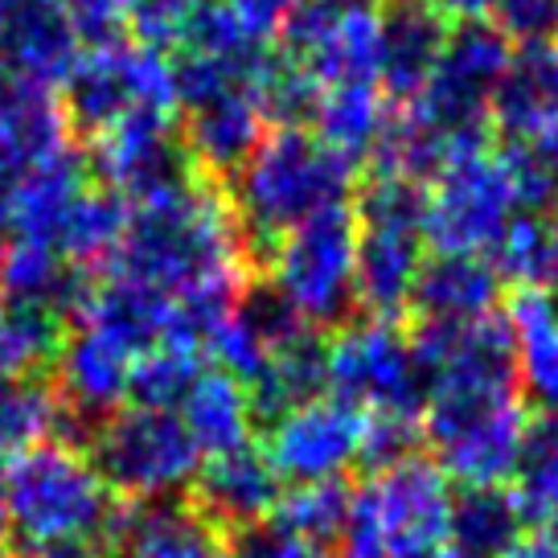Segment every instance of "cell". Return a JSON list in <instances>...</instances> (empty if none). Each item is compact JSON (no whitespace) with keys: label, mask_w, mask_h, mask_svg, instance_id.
<instances>
[{"label":"cell","mask_w":558,"mask_h":558,"mask_svg":"<svg viewBox=\"0 0 558 558\" xmlns=\"http://www.w3.org/2000/svg\"><path fill=\"white\" fill-rule=\"evenodd\" d=\"M488 263L501 279H513L518 288L550 292L558 283V230L542 214H513L501 230L497 246L488 251Z\"/></svg>","instance_id":"obj_36"},{"label":"cell","mask_w":558,"mask_h":558,"mask_svg":"<svg viewBox=\"0 0 558 558\" xmlns=\"http://www.w3.org/2000/svg\"><path fill=\"white\" fill-rule=\"evenodd\" d=\"M506 279L493 271L485 255H432L423 259L411 292V313L423 325H448L464 329L476 320H488L501 304Z\"/></svg>","instance_id":"obj_24"},{"label":"cell","mask_w":558,"mask_h":558,"mask_svg":"<svg viewBox=\"0 0 558 558\" xmlns=\"http://www.w3.org/2000/svg\"><path fill=\"white\" fill-rule=\"evenodd\" d=\"M209 0H123L128 13V34H136L140 46H181L190 21L206 9Z\"/></svg>","instance_id":"obj_42"},{"label":"cell","mask_w":558,"mask_h":558,"mask_svg":"<svg viewBox=\"0 0 558 558\" xmlns=\"http://www.w3.org/2000/svg\"><path fill=\"white\" fill-rule=\"evenodd\" d=\"M230 267H251L230 197L222 185L193 177L181 190L132 206L120 255L107 271L177 296L181 288Z\"/></svg>","instance_id":"obj_1"},{"label":"cell","mask_w":558,"mask_h":558,"mask_svg":"<svg viewBox=\"0 0 558 558\" xmlns=\"http://www.w3.org/2000/svg\"><path fill=\"white\" fill-rule=\"evenodd\" d=\"M279 476L267 464V456L246 444L239 452L209 456L206 464L197 469L190 488V506L206 518L222 538L251 530L271 518V509L279 501Z\"/></svg>","instance_id":"obj_20"},{"label":"cell","mask_w":558,"mask_h":558,"mask_svg":"<svg viewBox=\"0 0 558 558\" xmlns=\"http://www.w3.org/2000/svg\"><path fill=\"white\" fill-rule=\"evenodd\" d=\"M66 144L70 123L58 90L9 78L0 90V197Z\"/></svg>","instance_id":"obj_23"},{"label":"cell","mask_w":558,"mask_h":558,"mask_svg":"<svg viewBox=\"0 0 558 558\" xmlns=\"http://www.w3.org/2000/svg\"><path fill=\"white\" fill-rule=\"evenodd\" d=\"M132 222V206L123 202L120 193L104 190V185H87V190L74 197V206L66 209L53 251L78 267V271H95V267H111V259L120 255L123 234Z\"/></svg>","instance_id":"obj_33"},{"label":"cell","mask_w":558,"mask_h":558,"mask_svg":"<svg viewBox=\"0 0 558 558\" xmlns=\"http://www.w3.org/2000/svg\"><path fill=\"white\" fill-rule=\"evenodd\" d=\"M423 230L357 222V308L378 320H402L411 313L418 267H423Z\"/></svg>","instance_id":"obj_25"},{"label":"cell","mask_w":558,"mask_h":558,"mask_svg":"<svg viewBox=\"0 0 558 558\" xmlns=\"http://www.w3.org/2000/svg\"><path fill=\"white\" fill-rule=\"evenodd\" d=\"M66 407L50 374H25L0 386V452H29L41 444H62Z\"/></svg>","instance_id":"obj_35"},{"label":"cell","mask_w":558,"mask_h":558,"mask_svg":"<svg viewBox=\"0 0 558 558\" xmlns=\"http://www.w3.org/2000/svg\"><path fill=\"white\" fill-rule=\"evenodd\" d=\"M87 169L90 177H99L104 190L120 193L128 206H144L197 177L181 128L173 116L160 111H132L99 132L90 140Z\"/></svg>","instance_id":"obj_12"},{"label":"cell","mask_w":558,"mask_h":558,"mask_svg":"<svg viewBox=\"0 0 558 558\" xmlns=\"http://www.w3.org/2000/svg\"><path fill=\"white\" fill-rule=\"evenodd\" d=\"M501 558H558V538L542 534V530L538 534H522Z\"/></svg>","instance_id":"obj_48"},{"label":"cell","mask_w":558,"mask_h":558,"mask_svg":"<svg viewBox=\"0 0 558 558\" xmlns=\"http://www.w3.org/2000/svg\"><path fill=\"white\" fill-rule=\"evenodd\" d=\"M4 509L17 538V555L58 542H99L116 513V493L107 488L87 452L66 444H41L4 469Z\"/></svg>","instance_id":"obj_3"},{"label":"cell","mask_w":558,"mask_h":558,"mask_svg":"<svg viewBox=\"0 0 558 558\" xmlns=\"http://www.w3.org/2000/svg\"><path fill=\"white\" fill-rule=\"evenodd\" d=\"M83 41L53 0H0V66L17 83L62 90Z\"/></svg>","instance_id":"obj_16"},{"label":"cell","mask_w":558,"mask_h":558,"mask_svg":"<svg viewBox=\"0 0 558 558\" xmlns=\"http://www.w3.org/2000/svg\"><path fill=\"white\" fill-rule=\"evenodd\" d=\"M525 534V513L513 488H464L452 497L448 550L460 558H501Z\"/></svg>","instance_id":"obj_34"},{"label":"cell","mask_w":558,"mask_h":558,"mask_svg":"<svg viewBox=\"0 0 558 558\" xmlns=\"http://www.w3.org/2000/svg\"><path fill=\"white\" fill-rule=\"evenodd\" d=\"M165 320H169V296L136 283L128 276H111L104 271V279L90 283L87 300H83V313L74 325L95 329L99 337H107L111 345H120L123 353H148L153 345H160L165 337Z\"/></svg>","instance_id":"obj_28"},{"label":"cell","mask_w":558,"mask_h":558,"mask_svg":"<svg viewBox=\"0 0 558 558\" xmlns=\"http://www.w3.org/2000/svg\"><path fill=\"white\" fill-rule=\"evenodd\" d=\"M509 46L493 21H460L448 34V46L439 53L436 74L427 87L407 104L423 128H432L452 157H464L472 148H488V104L493 87L509 62Z\"/></svg>","instance_id":"obj_7"},{"label":"cell","mask_w":558,"mask_h":558,"mask_svg":"<svg viewBox=\"0 0 558 558\" xmlns=\"http://www.w3.org/2000/svg\"><path fill=\"white\" fill-rule=\"evenodd\" d=\"M53 4H58V9H66V13H70V9H74V4H83V0H53Z\"/></svg>","instance_id":"obj_50"},{"label":"cell","mask_w":558,"mask_h":558,"mask_svg":"<svg viewBox=\"0 0 558 558\" xmlns=\"http://www.w3.org/2000/svg\"><path fill=\"white\" fill-rule=\"evenodd\" d=\"M95 279L78 267H70L58 251L37 243H13L0 255V300L25 308V313L53 316L62 325H74L83 313Z\"/></svg>","instance_id":"obj_26"},{"label":"cell","mask_w":558,"mask_h":558,"mask_svg":"<svg viewBox=\"0 0 558 558\" xmlns=\"http://www.w3.org/2000/svg\"><path fill=\"white\" fill-rule=\"evenodd\" d=\"M90 464L120 501L181 497L202 469V452L173 411L123 407L90 439Z\"/></svg>","instance_id":"obj_8"},{"label":"cell","mask_w":558,"mask_h":558,"mask_svg":"<svg viewBox=\"0 0 558 558\" xmlns=\"http://www.w3.org/2000/svg\"><path fill=\"white\" fill-rule=\"evenodd\" d=\"M0 481H4V452H0Z\"/></svg>","instance_id":"obj_52"},{"label":"cell","mask_w":558,"mask_h":558,"mask_svg":"<svg viewBox=\"0 0 558 558\" xmlns=\"http://www.w3.org/2000/svg\"><path fill=\"white\" fill-rule=\"evenodd\" d=\"M132 362H136L132 353L111 345L95 329L70 325L66 341H62L58 357H53L50 383L58 390L62 407L74 415V423L87 432V448L107 418L116 415V411H123Z\"/></svg>","instance_id":"obj_15"},{"label":"cell","mask_w":558,"mask_h":558,"mask_svg":"<svg viewBox=\"0 0 558 558\" xmlns=\"http://www.w3.org/2000/svg\"><path fill=\"white\" fill-rule=\"evenodd\" d=\"M357 169L304 128H271L230 181V209L243 234L246 263H267L271 246L332 206H345Z\"/></svg>","instance_id":"obj_2"},{"label":"cell","mask_w":558,"mask_h":558,"mask_svg":"<svg viewBox=\"0 0 558 558\" xmlns=\"http://www.w3.org/2000/svg\"><path fill=\"white\" fill-rule=\"evenodd\" d=\"M555 46H558V25H555Z\"/></svg>","instance_id":"obj_54"},{"label":"cell","mask_w":558,"mask_h":558,"mask_svg":"<svg viewBox=\"0 0 558 558\" xmlns=\"http://www.w3.org/2000/svg\"><path fill=\"white\" fill-rule=\"evenodd\" d=\"M181 427L190 432L202 456H227L251 444V390L222 369H202V378L181 399Z\"/></svg>","instance_id":"obj_30"},{"label":"cell","mask_w":558,"mask_h":558,"mask_svg":"<svg viewBox=\"0 0 558 558\" xmlns=\"http://www.w3.org/2000/svg\"><path fill=\"white\" fill-rule=\"evenodd\" d=\"M267 132L271 128H267L255 90H227L206 104L185 107L181 140H185V153H190L197 177L227 185L239 177V169L251 160Z\"/></svg>","instance_id":"obj_21"},{"label":"cell","mask_w":558,"mask_h":558,"mask_svg":"<svg viewBox=\"0 0 558 558\" xmlns=\"http://www.w3.org/2000/svg\"><path fill=\"white\" fill-rule=\"evenodd\" d=\"M501 165H506L522 214L546 218L550 209H558V132L530 140V144H509L501 153Z\"/></svg>","instance_id":"obj_41"},{"label":"cell","mask_w":558,"mask_h":558,"mask_svg":"<svg viewBox=\"0 0 558 558\" xmlns=\"http://www.w3.org/2000/svg\"><path fill=\"white\" fill-rule=\"evenodd\" d=\"M452 488L427 452L374 472L353 488L341 530L345 558H439L448 550Z\"/></svg>","instance_id":"obj_4"},{"label":"cell","mask_w":558,"mask_h":558,"mask_svg":"<svg viewBox=\"0 0 558 558\" xmlns=\"http://www.w3.org/2000/svg\"><path fill=\"white\" fill-rule=\"evenodd\" d=\"M87 185L90 169L83 148L66 144L50 160H41L17 190L4 193V214H9L13 243H37L53 251V239H58V227H62L66 209L74 206V197Z\"/></svg>","instance_id":"obj_27"},{"label":"cell","mask_w":558,"mask_h":558,"mask_svg":"<svg viewBox=\"0 0 558 558\" xmlns=\"http://www.w3.org/2000/svg\"><path fill=\"white\" fill-rule=\"evenodd\" d=\"M227 538L190 506V497L116 501L104 534L107 558H218Z\"/></svg>","instance_id":"obj_17"},{"label":"cell","mask_w":558,"mask_h":558,"mask_svg":"<svg viewBox=\"0 0 558 558\" xmlns=\"http://www.w3.org/2000/svg\"><path fill=\"white\" fill-rule=\"evenodd\" d=\"M366 423V411L332 399V395L329 399H313L271 418L259 452L267 456V464L276 469L279 481H292V485L337 481L349 464L362 460Z\"/></svg>","instance_id":"obj_14"},{"label":"cell","mask_w":558,"mask_h":558,"mask_svg":"<svg viewBox=\"0 0 558 558\" xmlns=\"http://www.w3.org/2000/svg\"><path fill=\"white\" fill-rule=\"evenodd\" d=\"M279 37L320 87H378V4L296 0Z\"/></svg>","instance_id":"obj_13"},{"label":"cell","mask_w":558,"mask_h":558,"mask_svg":"<svg viewBox=\"0 0 558 558\" xmlns=\"http://www.w3.org/2000/svg\"><path fill=\"white\" fill-rule=\"evenodd\" d=\"M390 116L395 104L378 87H325L308 132L353 169H362V160H374L378 153Z\"/></svg>","instance_id":"obj_32"},{"label":"cell","mask_w":558,"mask_h":558,"mask_svg":"<svg viewBox=\"0 0 558 558\" xmlns=\"http://www.w3.org/2000/svg\"><path fill=\"white\" fill-rule=\"evenodd\" d=\"M251 390V407H255V423H271L292 407H304L313 399H325L329 390V337L316 329H304L292 337L276 357L267 362L263 378Z\"/></svg>","instance_id":"obj_31"},{"label":"cell","mask_w":558,"mask_h":558,"mask_svg":"<svg viewBox=\"0 0 558 558\" xmlns=\"http://www.w3.org/2000/svg\"><path fill=\"white\" fill-rule=\"evenodd\" d=\"M493 25L501 29L509 46H538V41H555L558 25V0H497L493 9Z\"/></svg>","instance_id":"obj_43"},{"label":"cell","mask_w":558,"mask_h":558,"mask_svg":"<svg viewBox=\"0 0 558 558\" xmlns=\"http://www.w3.org/2000/svg\"><path fill=\"white\" fill-rule=\"evenodd\" d=\"M452 21L432 0H386L378 9V90L390 104H411L436 74Z\"/></svg>","instance_id":"obj_18"},{"label":"cell","mask_w":558,"mask_h":558,"mask_svg":"<svg viewBox=\"0 0 558 558\" xmlns=\"http://www.w3.org/2000/svg\"><path fill=\"white\" fill-rule=\"evenodd\" d=\"M58 99H62L70 128L90 140L132 111L173 116V62L165 58V50L140 46V41L95 46V50H83V58L74 62Z\"/></svg>","instance_id":"obj_10"},{"label":"cell","mask_w":558,"mask_h":558,"mask_svg":"<svg viewBox=\"0 0 558 558\" xmlns=\"http://www.w3.org/2000/svg\"><path fill=\"white\" fill-rule=\"evenodd\" d=\"M66 325L41 313H25L0 300V386L25 378V374H46L53 366L58 349L66 341Z\"/></svg>","instance_id":"obj_39"},{"label":"cell","mask_w":558,"mask_h":558,"mask_svg":"<svg viewBox=\"0 0 558 558\" xmlns=\"http://www.w3.org/2000/svg\"><path fill=\"white\" fill-rule=\"evenodd\" d=\"M0 558H13V525H9V509H4V493H0Z\"/></svg>","instance_id":"obj_49"},{"label":"cell","mask_w":558,"mask_h":558,"mask_svg":"<svg viewBox=\"0 0 558 558\" xmlns=\"http://www.w3.org/2000/svg\"><path fill=\"white\" fill-rule=\"evenodd\" d=\"M530 411L518 395H432L423 448L464 488H497L518 476Z\"/></svg>","instance_id":"obj_6"},{"label":"cell","mask_w":558,"mask_h":558,"mask_svg":"<svg viewBox=\"0 0 558 558\" xmlns=\"http://www.w3.org/2000/svg\"><path fill=\"white\" fill-rule=\"evenodd\" d=\"M218 4H222L230 13V21H234L251 41H259V46H267L271 37H279L288 13L296 9V0H218Z\"/></svg>","instance_id":"obj_45"},{"label":"cell","mask_w":558,"mask_h":558,"mask_svg":"<svg viewBox=\"0 0 558 558\" xmlns=\"http://www.w3.org/2000/svg\"><path fill=\"white\" fill-rule=\"evenodd\" d=\"M13 558H107L99 542H58V546H41V550H25Z\"/></svg>","instance_id":"obj_47"},{"label":"cell","mask_w":558,"mask_h":558,"mask_svg":"<svg viewBox=\"0 0 558 558\" xmlns=\"http://www.w3.org/2000/svg\"><path fill=\"white\" fill-rule=\"evenodd\" d=\"M518 214V197L497 153L472 148L456 157L427 190L423 243L436 255H485Z\"/></svg>","instance_id":"obj_11"},{"label":"cell","mask_w":558,"mask_h":558,"mask_svg":"<svg viewBox=\"0 0 558 558\" xmlns=\"http://www.w3.org/2000/svg\"><path fill=\"white\" fill-rule=\"evenodd\" d=\"M4 83H9V74H4V66H0V90H4Z\"/></svg>","instance_id":"obj_51"},{"label":"cell","mask_w":558,"mask_h":558,"mask_svg":"<svg viewBox=\"0 0 558 558\" xmlns=\"http://www.w3.org/2000/svg\"><path fill=\"white\" fill-rule=\"evenodd\" d=\"M227 546H230V558H325L320 546L296 538V534H288V530H279L271 518L259 525H251V530L230 534Z\"/></svg>","instance_id":"obj_44"},{"label":"cell","mask_w":558,"mask_h":558,"mask_svg":"<svg viewBox=\"0 0 558 558\" xmlns=\"http://www.w3.org/2000/svg\"><path fill=\"white\" fill-rule=\"evenodd\" d=\"M202 353L177 345H153L140 353L128 374V399L140 411H173L190 395V386L202 378Z\"/></svg>","instance_id":"obj_40"},{"label":"cell","mask_w":558,"mask_h":558,"mask_svg":"<svg viewBox=\"0 0 558 558\" xmlns=\"http://www.w3.org/2000/svg\"><path fill=\"white\" fill-rule=\"evenodd\" d=\"M349 501H353V488L341 476L337 481H316V485H296L288 488V493H279L276 509H271V522L325 550L332 542H341Z\"/></svg>","instance_id":"obj_37"},{"label":"cell","mask_w":558,"mask_h":558,"mask_svg":"<svg viewBox=\"0 0 558 558\" xmlns=\"http://www.w3.org/2000/svg\"><path fill=\"white\" fill-rule=\"evenodd\" d=\"M439 558H460V555H452V550H444V555H439Z\"/></svg>","instance_id":"obj_53"},{"label":"cell","mask_w":558,"mask_h":558,"mask_svg":"<svg viewBox=\"0 0 558 558\" xmlns=\"http://www.w3.org/2000/svg\"><path fill=\"white\" fill-rule=\"evenodd\" d=\"M329 390L366 415L423 418L432 386L411 353L402 320L353 316L329 337Z\"/></svg>","instance_id":"obj_9"},{"label":"cell","mask_w":558,"mask_h":558,"mask_svg":"<svg viewBox=\"0 0 558 558\" xmlns=\"http://www.w3.org/2000/svg\"><path fill=\"white\" fill-rule=\"evenodd\" d=\"M267 283L316 332H337L357 313V222L332 206L288 230L267 255Z\"/></svg>","instance_id":"obj_5"},{"label":"cell","mask_w":558,"mask_h":558,"mask_svg":"<svg viewBox=\"0 0 558 558\" xmlns=\"http://www.w3.org/2000/svg\"><path fill=\"white\" fill-rule=\"evenodd\" d=\"M506 325L525 402L538 415H558V300L538 288H518Z\"/></svg>","instance_id":"obj_29"},{"label":"cell","mask_w":558,"mask_h":558,"mask_svg":"<svg viewBox=\"0 0 558 558\" xmlns=\"http://www.w3.org/2000/svg\"><path fill=\"white\" fill-rule=\"evenodd\" d=\"M304 329L308 325L283 304L276 288L263 276H255L246 279L243 296L234 304V313L227 316V325L209 337L206 357L218 362L222 374L239 378L243 386H255L267 362L276 357V349H283Z\"/></svg>","instance_id":"obj_19"},{"label":"cell","mask_w":558,"mask_h":558,"mask_svg":"<svg viewBox=\"0 0 558 558\" xmlns=\"http://www.w3.org/2000/svg\"><path fill=\"white\" fill-rule=\"evenodd\" d=\"M325 87L300 58L283 50H271L255 78V99H259L267 128H313V116L320 107Z\"/></svg>","instance_id":"obj_38"},{"label":"cell","mask_w":558,"mask_h":558,"mask_svg":"<svg viewBox=\"0 0 558 558\" xmlns=\"http://www.w3.org/2000/svg\"><path fill=\"white\" fill-rule=\"evenodd\" d=\"M439 13L448 21H488L493 17V9H497V0H432Z\"/></svg>","instance_id":"obj_46"},{"label":"cell","mask_w":558,"mask_h":558,"mask_svg":"<svg viewBox=\"0 0 558 558\" xmlns=\"http://www.w3.org/2000/svg\"><path fill=\"white\" fill-rule=\"evenodd\" d=\"M488 123L509 136V144L555 136L558 132V46H518L493 87Z\"/></svg>","instance_id":"obj_22"}]
</instances>
